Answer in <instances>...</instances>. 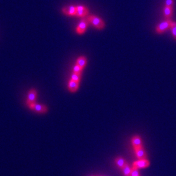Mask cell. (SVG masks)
<instances>
[{
    "label": "cell",
    "instance_id": "obj_1",
    "mask_svg": "<svg viewBox=\"0 0 176 176\" xmlns=\"http://www.w3.org/2000/svg\"><path fill=\"white\" fill-rule=\"evenodd\" d=\"M172 20L170 19H166V20L163 21L159 24L156 28V32L159 34H162L166 32L171 28V24H172Z\"/></svg>",
    "mask_w": 176,
    "mask_h": 176
},
{
    "label": "cell",
    "instance_id": "obj_2",
    "mask_svg": "<svg viewBox=\"0 0 176 176\" xmlns=\"http://www.w3.org/2000/svg\"><path fill=\"white\" fill-rule=\"evenodd\" d=\"M87 19L88 21H89L95 28L97 29H102L105 26V22L102 21L101 19L95 16V15H91L90 16H88Z\"/></svg>",
    "mask_w": 176,
    "mask_h": 176
},
{
    "label": "cell",
    "instance_id": "obj_3",
    "mask_svg": "<svg viewBox=\"0 0 176 176\" xmlns=\"http://www.w3.org/2000/svg\"><path fill=\"white\" fill-rule=\"evenodd\" d=\"M28 106L31 110L35 111L38 114H45L48 112V108L46 106L37 104L36 102H33Z\"/></svg>",
    "mask_w": 176,
    "mask_h": 176
},
{
    "label": "cell",
    "instance_id": "obj_4",
    "mask_svg": "<svg viewBox=\"0 0 176 176\" xmlns=\"http://www.w3.org/2000/svg\"><path fill=\"white\" fill-rule=\"evenodd\" d=\"M150 165V163L148 160L146 159H138V160L135 161L133 163V167L139 169L141 168H146L149 167Z\"/></svg>",
    "mask_w": 176,
    "mask_h": 176
},
{
    "label": "cell",
    "instance_id": "obj_5",
    "mask_svg": "<svg viewBox=\"0 0 176 176\" xmlns=\"http://www.w3.org/2000/svg\"><path fill=\"white\" fill-rule=\"evenodd\" d=\"M37 91L35 90H31L28 92V95L27 97V101H26V105H29L33 102H35V101L37 99Z\"/></svg>",
    "mask_w": 176,
    "mask_h": 176
},
{
    "label": "cell",
    "instance_id": "obj_6",
    "mask_svg": "<svg viewBox=\"0 0 176 176\" xmlns=\"http://www.w3.org/2000/svg\"><path fill=\"white\" fill-rule=\"evenodd\" d=\"M135 151V154L136 157L138 159H144L146 158V153L143 148V146L137 147L136 148H134Z\"/></svg>",
    "mask_w": 176,
    "mask_h": 176
},
{
    "label": "cell",
    "instance_id": "obj_7",
    "mask_svg": "<svg viewBox=\"0 0 176 176\" xmlns=\"http://www.w3.org/2000/svg\"><path fill=\"white\" fill-rule=\"evenodd\" d=\"M87 24H88V23H87V21L86 20H85V19L82 20L81 22L79 24V25L78 26V27L76 28V32L78 34L84 33L86 31V28H87Z\"/></svg>",
    "mask_w": 176,
    "mask_h": 176
},
{
    "label": "cell",
    "instance_id": "obj_8",
    "mask_svg": "<svg viewBox=\"0 0 176 176\" xmlns=\"http://www.w3.org/2000/svg\"><path fill=\"white\" fill-rule=\"evenodd\" d=\"M76 14L75 16H79V17H83L87 15L88 13V10L84 6H77L76 7Z\"/></svg>",
    "mask_w": 176,
    "mask_h": 176
},
{
    "label": "cell",
    "instance_id": "obj_9",
    "mask_svg": "<svg viewBox=\"0 0 176 176\" xmlns=\"http://www.w3.org/2000/svg\"><path fill=\"white\" fill-rule=\"evenodd\" d=\"M79 83L80 82H78L76 81L72 80L71 79L70 81L68 82V90L72 93L76 92L78 89V87H79Z\"/></svg>",
    "mask_w": 176,
    "mask_h": 176
},
{
    "label": "cell",
    "instance_id": "obj_10",
    "mask_svg": "<svg viewBox=\"0 0 176 176\" xmlns=\"http://www.w3.org/2000/svg\"><path fill=\"white\" fill-rule=\"evenodd\" d=\"M76 8L75 6H68L65 7L63 9V13L67 15L75 16Z\"/></svg>",
    "mask_w": 176,
    "mask_h": 176
},
{
    "label": "cell",
    "instance_id": "obj_11",
    "mask_svg": "<svg viewBox=\"0 0 176 176\" xmlns=\"http://www.w3.org/2000/svg\"><path fill=\"white\" fill-rule=\"evenodd\" d=\"M131 143L134 148H136L137 147L142 146V141H141V139L139 136H133L131 140Z\"/></svg>",
    "mask_w": 176,
    "mask_h": 176
},
{
    "label": "cell",
    "instance_id": "obj_12",
    "mask_svg": "<svg viewBox=\"0 0 176 176\" xmlns=\"http://www.w3.org/2000/svg\"><path fill=\"white\" fill-rule=\"evenodd\" d=\"M172 13H173L172 6H165L164 9V16L165 18L170 19V18L172 16Z\"/></svg>",
    "mask_w": 176,
    "mask_h": 176
},
{
    "label": "cell",
    "instance_id": "obj_13",
    "mask_svg": "<svg viewBox=\"0 0 176 176\" xmlns=\"http://www.w3.org/2000/svg\"><path fill=\"white\" fill-rule=\"evenodd\" d=\"M115 162H116V164H117V166H118V167H119L120 169L123 168V166H124L125 165V164L127 163L126 160H125L124 159L121 157V156H119V157L116 158V160H115Z\"/></svg>",
    "mask_w": 176,
    "mask_h": 176
},
{
    "label": "cell",
    "instance_id": "obj_14",
    "mask_svg": "<svg viewBox=\"0 0 176 176\" xmlns=\"http://www.w3.org/2000/svg\"><path fill=\"white\" fill-rule=\"evenodd\" d=\"M86 58L84 56H81L76 61V65L80 66L82 68H84L86 65Z\"/></svg>",
    "mask_w": 176,
    "mask_h": 176
},
{
    "label": "cell",
    "instance_id": "obj_15",
    "mask_svg": "<svg viewBox=\"0 0 176 176\" xmlns=\"http://www.w3.org/2000/svg\"><path fill=\"white\" fill-rule=\"evenodd\" d=\"M122 172L124 176H130L131 174V168H130V166H129L128 163H126L125 165L123 166V168L121 169Z\"/></svg>",
    "mask_w": 176,
    "mask_h": 176
},
{
    "label": "cell",
    "instance_id": "obj_16",
    "mask_svg": "<svg viewBox=\"0 0 176 176\" xmlns=\"http://www.w3.org/2000/svg\"><path fill=\"white\" fill-rule=\"evenodd\" d=\"M80 77H81V74H80V73H75V72H73L72 75H71V79L72 80L76 81V82H80Z\"/></svg>",
    "mask_w": 176,
    "mask_h": 176
},
{
    "label": "cell",
    "instance_id": "obj_17",
    "mask_svg": "<svg viewBox=\"0 0 176 176\" xmlns=\"http://www.w3.org/2000/svg\"><path fill=\"white\" fill-rule=\"evenodd\" d=\"M171 30H172V35L174 37V38L176 40V22H172V24H171Z\"/></svg>",
    "mask_w": 176,
    "mask_h": 176
},
{
    "label": "cell",
    "instance_id": "obj_18",
    "mask_svg": "<svg viewBox=\"0 0 176 176\" xmlns=\"http://www.w3.org/2000/svg\"><path fill=\"white\" fill-rule=\"evenodd\" d=\"M130 176H140L139 174V171L138 169L134 168V167H132L131 168V174Z\"/></svg>",
    "mask_w": 176,
    "mask_h": 176
},
{
    "label": "cell",
    "instance_id": "obj_19",
    "mask_svg": "<svg viewBox=\"0 0 176 176\" xmlns=\"http://www.w3.org/2000/svg\"><path fill=\"white\" fill-rule=\"evenodd\" d=\"M83 70V68H82L80 66H78V65H76L73 68V72L75 73H80L82 72V71Z\"/></svg>",
    "mask_w": 176,
    "mask_h": 176
},
{
    "label": "cell",
    "instance_id": "obj_20",
    "mask_svg": "<svg viewBox=\"0 0 176 176\" xmlns=\"http://www.w3.org/2000/svg\"><path fill=\"white\" fill-rule=\"evenodd\" d=\"M174 4V0H166L165 6H172Z\"/></svg>",
    "mask_w": 176,
    "mask_h": 176
}]
</instances>
